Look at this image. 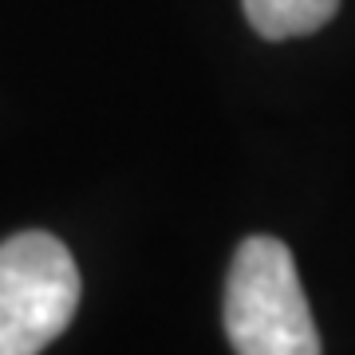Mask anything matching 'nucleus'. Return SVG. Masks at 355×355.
Listing matches in <instances>:
<instances>
[{"mask_svg":"<svg viewBox=\"0 0 355 355\" xmlns=\"http://www.w3.org/2000/svg\"><path fill=\"white\" fill-rule=\"evenodd\" d=\"M225 336L237 355H320L316 320L284 241L237 245L225 280Z\"/></svg>","mask_w":355,"mask_h":355,"instance_id":"f257e3e1","label":"nucleus"},{"mask_svg":"<svg viewBox=\"0 0 355 355\" xmlns=\"http://www.w3.org/2000/svg\"><path fill=\"white\" fill-rule=\"evenodd\" d=\"M76 304L79 268L64 241L28 229L0 245V355H40Z\"/></svg>","mask_w":355,"mask_h":355,"instance_id":"f03ea898","label":"nucleus"},{"mask_svg":"<svg viewBox=\"0 0 355 355\" xmlns=\"http://www.w3.org/2000/svg\"><path fill=\"white\" fill-rule=\"evenodd\" d=\"M241 4L253 32H261L265 40H292L320 32L340 8V0H241Z\"/></svg>","mask_w":355,"mask_h":355,"instance_id":"7ed1b4c3","label":"nucleus"}]
</instances>
